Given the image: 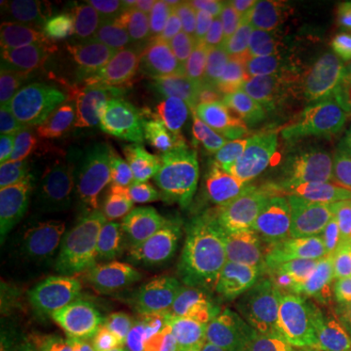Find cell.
I'll return each instance as SVG.
<instances>
[{
  "label": "cell",
  "mask_w": 351,
  "mask_h": 351,
  "mask_svg": "<svg viewBox=\"0 0 351 351\" xmlns=\"http://www.w3.org/2000/svg\"><path fill=\"white\" fill-rule=\"evenodd\" d=\"M269 275L257 301L276 335L302 345L317 340L328 315L332 276L326 251L307 241L270 257Z\"/></svg>",
  "instance_id": "obj_1"
},
{
  "label": "cell",
  "mask_w": 351,
  "mask_h": 351,
  "mask_svg": "<svg viewBox=\"0 0 351 351\" xmlns=\"http://www.w3.org/2000/svg\"><path fill=\"white\" fill-rule=\"evenodd\" d=\"M187 251L179 239L160 238L137 258L124 302L127 327L143 351L163 350L166 324L186 304Z\"/></svg>",
  "instance_id": "obj_2"
},
{
  "label": "cell",
  "mask_w": 351,
  "mask_h": 351,
  "mask_svg": "<svg viewBox=\"0 0 351 351\" xmlns=\"http://www.w3.org/2000/svg\"><path fill=\"white\" fill-rule=\"evenodd\" d=\"M112 165V158L93 145L59 137L34 147L15 178L34 205L56 212L69 208Z\"/></svg>",
  "instance_id": "obj_3"
},
{
  "label": "cell",
  "mask_w": 351,
  "mask_h": 351,
  "mask_svg": "<svg viewBox=\"0 0 351 351\" xmlns=\"http://www.w3.org/2000/svg\"><path fill=\"white\" fill-rule=\"evenodd\" d=\"M125 313L119 276L96 269L78 280L59 319L57 345L64 351H109L121 339Z\"/></svg>",
  "instance_id": "obj_4"
},
{
  "label": "cell",
  "mask_w": 351,
  "mask_h": 351,
  "mask_svg": "<svg viewBox=\"0 0 351 351\" xmlns=\"http://www.w3.org/2000/svg\"><path fill=\"white\" fill-rule=\"evenodd\" d=\"M166 213L176 223L225 239L238 238L241 232L238 189L204 163L186 165L179 171Z\"/></svg>",
  "instance_id": "obj_5"
},
{
  "label": "cell",
  "mask_w": 351,
  "mask_h": 351,
  "mask_svg": "<svg viewBox=\"0 0 351 351\" xmlns=\"http://www.w3.org/2000/svg\"><path fill=\"white\" fill-rule=\"evenodd\" d=\"M119 153L125 166L127 213L156 212L168 204L179 171L186 165L199 163L205 148L171 140H140L127 145Z\"/></svg>",
  "instance_id": "obj_6"
},
{
  "label": "cell",
  "mask_w": 351,
  "mask_h": 351,
  "mask_svg": "<svg viewBox=\"0 0 351 351\" xmlns=\"http://www.w3.org/2000/svg\"><path fill=\"white\" fill-rule=\"evenodd\" d=\"M236 82L213 78L186 96V99L158 124L140 132V140H171L184 145H197L213 140L221 134L232 114Z\"/></svg>",
  "instance_id": "obj_7"
},
{
  "label": "cell",
  "mask_w": 351,
  "mask_h": 351,
  "mask_svg": "<svg viewBox=\"0 0 351 351\" xmlns=\"http://www.w3.org/2000/svg\"><path fill=\"white\" fill-rule=\"evenodd\" d=\"M232 116L251 130L309 125L307 111L289 91L283 73L265 60L249 65L236 80Z\"/></svg>",
  "instance_id": "obj_8"
},
{
  "label": "cell",
  "mask_w": 351,
  "mask_h": 351,
  "mask_svg": "<svg viewBox=\"0 0 351 351\" xmlns=\"http://www.w3.org/2000/svg\"><path fill=\"white\" fill-rule=\"evenodd\" d=\"M111 80L140 132L168 117L195 86L160 65L112 73Z\"/></svg>",
  "instance_id": "obj_9"
},
{
  "label": "cell",
  "mask_w": 351,
  "mask_h": 351,
  "mask_svg": "<svg viewBox=\"0 0 351 351\" xmlns=\"http://www.w3.org/2000/svg\"><path fill=\"white\" fill-rule=\"evenodd\" d=\"M93 83L88 72L52 73L28 82H2V112L51 122L72 111L83 91Z\"/></svg>",
  "instance_id": "obj_10"
},
{
  "label": "cell",
  "mask_w": 351,
  "mask_h": 351,
  "mask_svg": "<svg viewBox=\"0 0 351 351\" xmlns=\"http://www.w3.org/2000/svg\"><path fill=\"white\" fill-rule=\"evenodd\" d=\"M252 143L275 163H296L311 171L319 187L328 174V160L335 140H328L309 125L265 127L252 130Z\"/></svg>",
  "instance_id": "obj_11"
},
{
  "label": "cell",
  "mask_w": 351,
  "mask_h": 351,
  "mask_svg": "<svg viewBox=\"0 0 351 351\" xmlns=\"http://www.w3.org/2000/svg\"><path fill=\"white\" fill-rule=\"evenodd\" d=\"M2 82H28L52 73L86 72L72 52L28 36H5L0 46Z\"/></svg>",
  "instance_id": "obj_12"
},
{
  "label": "cell",
  "mask_w": 351,
  "mask_h": 351,
  "mask_svg": "<svg viewBox=\"0 0 351 351\" xmlns=\"http://www.w3.org/2000/svg\"><path fill=\"white\" fill-rule=\"evenodd\" d=\"M243 187L247 195H241L238 191L241 231L262 252L274 257L311 241L304 226L280 217L258 189H252L247 184H243Z\"/></svg>",
  "instance_id": "obj_13"
},
{
  "label": "cell",
  "mask_w": 351,
  "mask_h": 351,
  "mask_svg": "<svg viewBox=\"0 0 351 351\" xmlns=\"http://www.w3.org/2000/svg\"><path fill=\"white\" fill-rule=\"evenodd\" d=\"M8 20H12L28 38L72 46L73 39L83 32L82 3H70L62 0H21L7 3Z\"/></svg>",
  "instance_id": "obj_14"
},
{
  "label": "cell",
  "mask_w": 351,
  "mask_h": 351,
  "mask_svg": "<svg viewBox=\"0 0 351 351\" xmlns=\"http://www.w3.org/2000/svg\"><path fill=\"white\" fill-rule=\"evenodd\" d=\"M205 256L217 275L225 302H244L258 295L267 282V261L249 256L234 239L205 244Z\"/></svg>",
  "instance_id": "obj_15"
},
{
  "label": "cell",
  "mask_w": 351,
  "mask_h": 351,
  "mask_svg": "<svg viewBox=\"0 0 351 351\" xmlns=\"http://www.w3.org/2000/svg\"><path fill=\"white\" fill-rule=\"evenodd\" d=\"M127 181L117 171L99 176L78 199L60 212V223L70 231H95L125 208Z\"/></svg>",
  "instance_id": "obj_16"
},
{
  "label": "cell",
  "mask_w": 351,
  "mask_h": 351,
  "mask_svg": "<svg viewBox=\"0 0 351 351\" xmlns=\"http://www.w3.org/2000/svg\"><path fill=\"white\" fill-rule=\"evenodd\" d=\"M317 181L309 169L296 163H276L261 176L258 192L289 223H301V215L314 195Z\"/></svg>",
  "instance_id": "obj_17"
},
{
  "label": "cell",
  "mask_w": 351,
  "mask_h": 351,
  "mask_svg": "<svg viewBox=\"0 0 351 351\" xmlns=\"http://www.w3.org/2000/svg\"><path fill=\"white\" fill-rule=\"evenodd\" d=\"M56 315L54 293L23 309L0 315V351H44Z\"/></svg>",
  "instance_id": "obj_18"
},
{
  "label": "cell",
  "mask_w": 351,
  "mask_h": 351,
  "mask_svg": "<svg viewBox=\"0 0 351 351\" xmlns=\"http://www.w3.org/2000/svg\"><path fill=\"white\" fill-rule=\"evenodd\" d=\"M119 23L124 32L125 64L134 70L156 65L171 36L161 16L142 3L127 8Z\"/></svg>",
  "instance_id": "obj_19"
},
{
  "label": "cell",
  "mask_w": 351,
  "mask_h": 351,
  "mask_svg": "<svg viewBox=\"0 0 351 351\" xmlns=\"http://www.w3.org/2000/svg\"><path fill=\"white\" fill-rule=\"evenodd\" d=\"M191 34L212 51L221 70L244 72L251 65L249 28L226 13H213L207 16Z\"/></svg>",
  "instance_id": "obj_20"
},
{
  "label": "cell",
  "mask_w": 351,
  "mask_h": 351,
  "mask_svg": "<svg viewBox=\"0 0 351 351\" xmlns=\"http://www.w3.org/2000/svg\"><path fill=\"white\" fill-rule=\"evenodd\" d=\"M192 85L213 80L218 67L212 51L194 34H171L158 64Z\"/></svg>",
  "instance_id": "obj_21"
},
{
  "label": "cell",
  "mask_w": 351,
  "mask_h": 351,
  "mask_svg": "<svg viewBox=\"0 0 351 351\" xmlns=\"http://www.w3.org/2000/svg\"><path fill=\"white\" fill-rule=\"evenodd\" d=\"M49 122L32 121L2 112L0 122V173L15 178L16 171L32 153L33 145L46 132Z\"/></svg>",
  "instance_id": "obj_22"
},
{
  "label": "cell",
  "mask_w": 351,
  "mask_h": 351,
  "mask_svg": "<svg viewBox=\"0 0 351 351\" xmlns=\"http://www.w3.org/2000/svg\"><path fill=\"white\" fill-rule=\"evenodd\" d=\"M70 52L86 67L108 65L124 56V32L119 21H101L85 28L73 39Z\"/></svg>",
  "instance_id": "obj_23"
},
{
  "label": "cell",
  "mask_w": 351,
  "mask_h": 351,
  "mask_svg": "<svg viewBox=\"0 0 351 351\" xmlns=\"http://www.w3.org/2000/svg\"><path fill=\"white\" fill-rule=\"evenodd\" d=\"M348 83L339 70H332L307 108V124L328 140H337L340 135Z\"/></svg>",
  "instance_id": "obj_24"
},
{
  "label": "cell",
  "mask_w": 351,
  "mask_h": 351,
  "mask_svg": "<svg viewBox=\"0 0 351 351\" xmlns=\"http://www.w3.org/2000/svg\"><path fill=\"white\" fill-rule=\"evenodd\" d=\"M52 212H44L25 226V241L15 269H39L57 256L64 244L62 223Z\"/></svg>",
  "instance_id": "obj_25"
},
{
  "label": "cell",
  "mask_w": 351,
  "mask_h": 351,
  "mask_svg": "<svg viewBox=\"0 0 351 351\" xmlns=\"http://www.w3.org/2000/svg\"><path fill=\"white\" fill-rule=\"evenodd\" d=\"M49 291L47 271L39 269H12L0 276V313L23 309Z\"/></svg>",
  "instance_id": "obj_26"
},
{
  "label": "cell",
  "mask_w": 351,
  "mask_h": 351,
  "mask_svg": "<svg viewBox=\"0 0 351 351\" xmlns=\"http://www.w3.org/2000/svg\"><path fill=\"white\" fill-rule=\"evenodd\" d=\"M223 337L212 313L186 307L171 341V351H219Z\"/></svg>",
  "instance_id": "obj_27"
},
{
  "label": "cell",
  "mask_w": 351,
  "mask_h": 351,
  "mask_svg": "<svg viewBox=\"0 0 351 351\" xmlns=\"http://www.w3.org/2000/svg\"><path fill=\"white\" fill-rule=\"evenodd\" d=\"M223 302L225 298L215 271L189 249L186 256V307L213 313Z\"/></svg>",
  "instance_id": "obj_28"
},
{
  "label": "cell",
  "mask_w": 351,
  "mask_h": 351,
  "mask_svg": "<svg viewBox=\"0 0 351 351\" xmlns=\"http://www.w3.org/2000/svg\"><path fill=\"white\" fill-rule=\"evenodd\" d=\"M288 13V10L278 5V2H258L256 15L249 23L251 64L263 62L271 54L287 23Z\"/></svg>",
  "instance_id": "obj_29"
},
{
  "label": "cell",
  "mask_w": 351,
  "mask_h": 351,
  "mask_svg": "<svg viewBox=\"0 0 351 351\" xmlns=\"http://www.w3.org/2000/svg\"><path fill=\"white\" fill-rule=\"evenodd\" d=\"M287 85L302 108H309L311 101L317 95L319 88L326 82L328 69L324 60L315 59L307 52H301L282 70Z\"/></svg>",
  "instance_id": "obj_30"
},
{
  "label": "cell",
  "mask_w": 351,
  "mask_h": 351,
  "mask_svg": "<svg viewBox=\"0 0 351 351\" xmlns=\"http://www.w3.org/2000/svg\"><path fill=\"white\" fill-rule=\"evenodd\" d=\"M213 322L223 339H249L267 330L265 320L245 302H223L213 313Z\"/></svg>",
  "instance_id": "obj_31"
},
{
  "label": "cell",
  "mask_w": 351,
  "mask_h": 351,
  "mask_svg": "<svg viewBox=\"0 0 351 351\" xmlns=\"http://www.w3.org/2000/svg\"><path fill=\"white\" fill-rule=\"evenodd\" d=\"M143 3L161 16L171 34L194 33L210 16L205 2L197 0H150Z\"/></svg>",
  "instance_id": "obj_32"
},
{
  "label": "cell",
  "mask_w": 351,
  "mask_h": 351,
  "mask_svg": "<svg viewBox=\"0 0 351 351\" xmlns=\"http://www.w3.org/2000/svg\"><path fill=\"white\" fill-rule=\"evenodd\" d=\"M289 19L300 29L304 52L315 59L324 60L327 47V16L320 10L317 2H301L295 10L289 12Z\"/></svg>",
  "instance_id": "obj_33"
},
{
  "label": "cell",
  "mask_w": 351,
  "mask_h": 351,
  "mask_svg": "<svg viewBox=\"0 0 351 351\" xmlns=\"http://www.w3.org/2000/svg\"><path fill=\"white\" fill-rule=\"evenodd\" d=\"M46 212L34 205L16 182V178H2L0 182V219L2 225H28Z\"/></svg>",
  "instance_id": "obj_34"
},
{
  "label": "cell",
  "mask_w": 351,
  "mask_h": 351,
  "mask_svg": "<svg viewBox=\"0 0 351 351\" xmlns=\"http://www.w3.org/2000/svg\"><path fill=\"white\" fill-rule=\"evenodd\" d=\"M320 194H322V208H320L322 230L335 238L343 251L351 254V212L341 207L326 191V187H320Z\"/></svg>",
  "instance_id": "obj_35"
},
{
  "label": "cell",
  "mask_w": 351,
  "mask_h": 351,
  "mask_svg": "<svg viewBox=\"0 0 351 351\" xmlns=\"http://www.w3.org/2000/svg\"><path fill=\"white\" fill-rule=\"evenodd\" d=\"M351 46V23L341 19L327 20V47L324 64L328 72L339 70Z\"/></svg>",
  "instance_id": "obj_36"
},
{
  "label": "cell",
  "mask_w": 351,
  "mask_h": 351,
  "mask_svg": "<svg viewBox=\"0 0 351 351\" xmlns=\"http://www.w3.org/2000/svg\"><path fill=\"white\" fill-rule=\"evenodd\" d=\"M302 47H304V43H302L300 29H298L295 21L289 19L288 13L287 23H285L282 33L278 36V41H276L274 51L267 57L265 62L282 72L291 60H295L301 54Z\"/></svg>",
  "instance_id": "obj_37"
},
{
  "label": "cell",
  "mask_w": 351,
  "mask_h": 351,
  "mask_svg": "<svg viewBox=\"0 0 351 351\" xmlns=\"http://www.w3.org/2000/svg\"><path fill=\"white\" fill-rule=\"evenodd\" d=\"M25 241V225H2L0 228V271L15 269Z\"/></svg>",
  "instance_id": "obj_38"
},
{
  "label": "cell",
  "mask_w": 351,
  "mask_h": 351,
  "mask_svg": "<svg viewBox=\"0 0 351 351\" xmlns=\"http://www.w3.org/2000/svg\"><path fill=\"white\" fill-rule=\"evenodd\" d=\"M326 191L335 199L341 207L351 212V173H335L327 178L324 182Z\"/></svg>",
  "instance_id": "obj_39"
},
{
  "label": "cell",
  "mask_w": 351,
  "mask_h": 351,
  "mask_svg": "<svg viewBox=\"0 0 351 351\" xmlns=\"http://www.w3.org/2000/svg\"><path fill=\"white\" fill-rule=\"evenodd\" d=\"M328 171L335 173H351V142L350 140L337 138L332 145ZM328 174V176H330Z\"/></svg>",
  "instance_id": "obj_40"
},
{
  "label": "cell",
  "mask_w": 351,
  "mask_h": 351,
  "mask_svg": "<svg viewBox=\"0 0 351 351\" xmlns=\"http://www.w3.org/2000/svg\"><path fill=\"white\" fill-rule=\"evenodd\" d=\"M258 7L257 0H231L226 2L223 13L230 15L231 19L241 21V23H251L252 16L256 15Z\"/></svg>",
  "instance_id": "obj_41"
},
{
  "label": "cell",
  "mask_w": 351,
  "mask_h": 351,
  "mask_svg": "<svg viewBox=\"0 0 351 351\" xmlns=\"http://www.w3.org/2000/svg\"><path fill=\"white\" fill-rule=\"evenodd\" d=\"M317 5L327 19H341L351 23V0H322Z\"/></svg>",
  "instance_id": "obj_42"
},
{
  "label": "cell",
  "mask_w": 351,
  "mask_h": 351,
  "mask_svg": "<svg viewBox=\"0 0 351 351\" xmlns=\"http://www.w3.org/2000/svg\"><path fill=\"white\" fill-rule=\"evenodd\" d=\"M339 138L350 140V142H351V82L348 83V88H346L343 116H341V125H340Z\"/></svg>",
  "instance_id": "obj_43"
},
{
  "label": "cell",
  "mask_w": 351,
  "mask_h": 351,
  "mask_svg": "<svg viewBox=\"0 0 351 351\" xmlns=\"http://www.w3.org/2000/svg\"><path fill=\"white\" fill-rule=\"evenodd\" d=\"M343 317H345V324L348 332L351 333V278L348 285H346L345 293H343Z\"/></svg>",
  "instance_id": "obj_44"
},
{
  "label": "cell",
  "mask_w": 351,
  "mask_h": 351,
  "mask_svg": "<svg viewBox=\"0 0 351 351\" xmlns=\"http://www.w3.org/2000/svg\"><path fill=\"white\" fill-rule=\"evenodd\" d=\"M339 72L346 78V80L351 82V46H350L348 52H346L345 59L341 60V65H340Z\"/></svg>",
  "instance_id": "obj_45"
},
{
  "label": "cell",
  "mask_w": 351,
  "mask_h": 351,
  "mask_svg": "<svg viewBox=\"0 0 351 351\" xmlns=\"http://www.w3.org/2000/svg\"><path fill=\"white\" fill-rule=\"evenodd\" d=\"M219 351H261L254 345H230L226 348H221Z\"/></svg>",
  "instance_id": "obj_46"
},
{
  "label": "cell",
  "mask_w": 351,
  "mask_h": 351,
  "mask_svg": "<svg viewBox=\"0 0 351 351\" xmlns=\"http://www.w3.org/2000/svg\"><path fill=\"white\" fill-rule=\"evenodd\" d=\"M160 351H165V350H160Z\"/></svg>",
  "instance_id": "obj_47"
}]
</instances>
